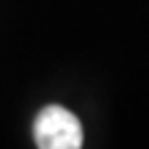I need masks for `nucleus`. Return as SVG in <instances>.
Wrapping results in <instances>:
<instances>
[{"mask_svg": "<svg viewBox=\"0 0 149 149\" xmlns=\"http://www.w3.org/2000/svg\"><path fill=\"white\" fill-rule=\"evenodd\" d=\"M32 134L40 149H80L85 142L80 119L60 104H47L37 112Z\"/></svg>", "mask_w": 149, "mask_h": 149, "instance_id": "nucleus-1", "label": "nucleus"}]
</instances>
